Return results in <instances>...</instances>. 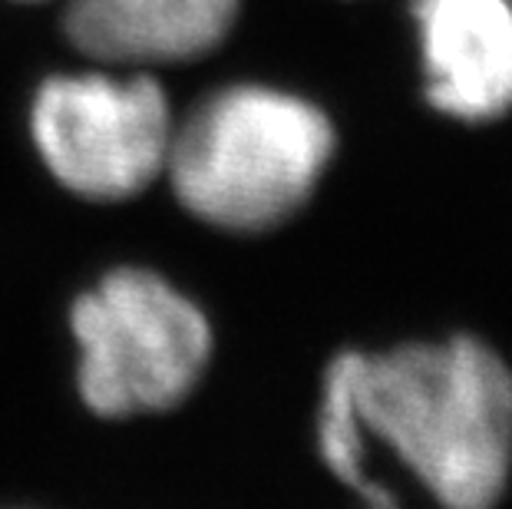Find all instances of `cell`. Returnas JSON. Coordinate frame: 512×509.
I'll list each match as a JSON object with an SVG mask.
<instances>
[{
	"label": "cell",
	"instance_id": "cell-1",
	"mask_svg": "<svg viewBox=\"0 0 512 509\" xmlns=\"http://www.w3.org/2000/svg\"><path fill=\"white\" fill-rule=\"evenodd\" d=\"M367 440L400 460L440 509H496L512 480V367L476 334L351 351Z\"/></svg>",
	"mask_w": 512,
	"mask_h": 509
},
{
	"label": "cell",
	"instance_id": "cell-2",
	"mask_svg": "<svg viewBox=\"0 0 512 509\" xmlns=\"http://www.w3.org/2000/svg\"><path fill=\"white\" fill-rule=\"evenodd\" d=\"M334 149V123L311 100L232 83L176 116L162 182L195 222L225 235H265L311 202Z\"/></svg>",
	"mask_w": 512,
	"mask_h": 509
},
{
	"label": "cell",
	"instance_id": "cell-3",
	"mask_svg": "<svg viewBox=\"0 0 512 509\" xmlns=\"http://www.w3.org/2000/svg\"><path fill=\"white\" fill-rule=\"evenodd\" d=\"M73 391L96 420L179 410L215 361V324L176 281L146 265L103 272L73 298Z\"/></svg>",
	"mask_w": 512,
	"mask_h": 509
},
{
	"label": "cell",
	"instance_id": "cell-4",
	"mask_svg": "<svg viewBox=\"0 0 512 509\" xmlns=\"http://www.w3.org/2000/svg\"><path fill=\"white\" fill-rule=\"evenodd\" d=\"M27 129L40 166L63 192L119 205L166 176L176 113L152 73L93 63V70L43 80Z\"/></svg>",
	"mask_w": 512,
	"mask_h": 509
},
{
	"label": "cell",
	"instance_id": "cell-5",
	"mask_svg": "<svg viewBox=\"0 0 512 509\" xmlns=\"http://www.w3.org/2000/svg\"><path fill=\"white\" fill-rule=\"evenodd\" d=\"M427 100L440 113L486 123L512 110L509 0H417Z\"/></svg>",
	"mask_w": 512,
	"mask_h": 509
},
{
	"label": "cell",
	"instance_id": "cell-6",
	"mask_svg": "<svg viewBox=\"0 0 512 509\" xmlns=\"http://www.w3.org/2000/svg\"><path fill=\"white\" fill-rule=\"evenodd\" d=\"M242 0H70L63 30L100 67H176L209 57L232 34Z\"/></svg>",
	"mask_w": 512,
	"mask_h": 509
},
{
	"label": "cell",
	"instance_id": "cell-7",
	"mask_svg": "<svg viewBox=\"0 0 512 509\" xmlns=\"http://www.w3.org/2000/svg\"><path fill=\"white\" fill-rule=\"evenodd\" d=\"M367 433L357 420L351 391V351H341L324 371L318 407V453L324 467L351 490L364 509H403L384 483L367 476Z\"/></svg>",
	"mask_w": 512,
	"mask_h": 509
},
{
	"label": "cell",
	"instance_id": "cell-8",
	"mask_svg": "<svg viewBox=\"0 0 512 509\" xmlns=\"http://www.w3.org/2000/svg\"><path fill=\"white\" fill-rule=\"evenodd\" d=\"M20 4H40V0H20Z\"/></svg>",
	"mask_w": 512,
	"mask_h": 509
}]
</instances>
